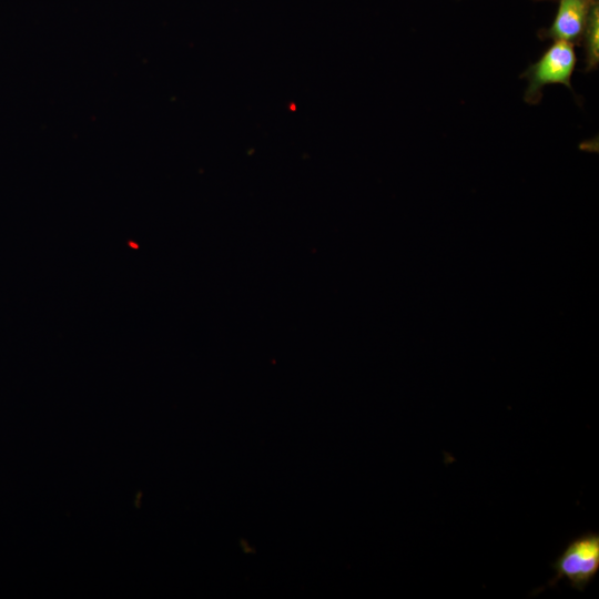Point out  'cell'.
Listing matches in <instances>:
<instances>
[{"mask_svg": "<svg viewBox=\"0 0 599 599\" xmlns=\"http://www.w3.org/2000/svg\"><path fill=\"white\" fill-rule=\"evenodd\" d=\"M577 64L575 44L565 40H555L542 55L522 73L528 80L524 100L528 104H538L542 90L549 84H564L571 90V77Z\"/></svg>", "mask_w": 599, "mask_h": 599, "instance_id": "1", "label": "cell"}, {"mask_svg": "<svg viewBox=\"0 0 599 599\" xmlns=\"http://www.w3.org/2000/svg\"><path fill=\"white\" fill-rule=\"evenodd\" d=\"M551 568L555 576L535 593L554 587L561 579H566L576 590H585L599 571V534L588 531L570 540L551 564Z\"/></svg>", "mask_w": 599, "mask_h": 599, "instance_id": "2", "label": "cell"}, {"mask_svg": "<svg viewBox=\"0 0 599 599\" xmlns=\"http://www.w3.org/2000/svg\"><path fill=\"white\" fill-rule=\"evenodd\" d=\"M558 9L549 28L538 32L541 40H565L579 44L595 0H558Z\"/></svg>", "mask_w": 599, "mask_h": 599, "instance_id": "3", "label": "cell"}, {"mask_svg": "<svg viewBox=\"0 0 599 599\" xmlns=\"http://www.w3.org/2000/svg\"><path fill=\"white\" fill-rule=\"evenodd\" d=\"M583 42L585 70L593 71L599 64V1L592 3L580 42Z\"/></svg>", "mask_w": 599, "mask_h": 599, "instance_id": "4", "label": "cell"}, {"mask_svg": "<svg viewBox=\"0 0 599 599\" xmlns=\"http://www.w3.org/2000/svg\"><path fill=\"white\" fill-rule=\"evenodd\" d=\"M538 1H541V0H538ZM551 1H554V0H551Z\"/></svg>", "mask_w": 599, "mask_h": 599, "instance_id": "5", "label": "cell"}]
</instances>
